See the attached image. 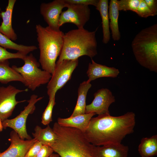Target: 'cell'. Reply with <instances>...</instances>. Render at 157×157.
<instances>
[{"label": "cell", "mask_w": 157, "mask_h": 157, "mask_svg": "<svg viewBox=\"0 0 157 157\" xmlns=\"http://www.w3.org/2000/svg\"><path fill=\"white\" fill-rule=\"evenodd\" d=\"M135 124V114L132 112L118 116L105 114L92 117L84 134L95 146L120 143L126 135L133 132Z\"/></svg>", "instance_id": "cell-1"}, {"label": "cell", "mask_w": 157, "mask_h": 157, "mask_svg": "<svg viewBox=\"0 0 157 157\" xmlns=\"http://www.w3.org/2000/svg\"><path fill=\"white\" fill-rule=\"evenodd\" d=\"M52 129L57 139L50 147L60 157H93L91 152L92 144L81 131L61 126L57 122L54 123Z\"/></svg>", "instance_id": "cell-2"}, {"label": "cell", "mask_w": 157, "mask_h": 157, "mask_svg": "<svg viewBox=\"0 0 157 157\" xmlns=\"http://www.w3.org/2000/svg\"><path fill=\"white\" fill-rule=\"evenodd\" d=\"M97 28L93 31L84 28L73 29L64 33L63 47L57 62L74 60L83 56L91 59L97 54L96 37Z\"/></svg>", "instance_id": "cell-3"}, {"label": "cell", "mask_w": 157, "mask_h": 157, "mask_svg": "<svg viewBox=\"0 0 157 157\" xmlns=\"http://www.w3.org/2000/svg\"><path fill=\"white\" fill-rule=\"evenodd\" d=\"M35 29L40 51L39 63L43 70L51 74L63 47L64 33L40 24L36 25Z\"/></svg>", "instance_id": "cell-4"}, {"label": "cell", "mask_w": 157, "mask_h": 157, "mask_svg": "<svg viewBox=\"0 0 157 157\" xmlns=\"http://www.w3.org/2000/svg\"><path fill=\"white\" fill-rule=\"evenodd\" d=\"M131 47L138 63L150 71L157 72V24L140 31L133 40Z\"/></svg>", "instance_id": "cell-5"}, {"label": "cell", "mask_w": 157, "mask_h": 157, "mask_svg": "<svg viewBox=\"0 0 157 157\" xmlns=\"http://www.w3.org/2000/svg\"><path fill=\"white\" fill-rule=\"evenodd\" d=\"M23 60L24 64L22 66L11 67L23 77L25 86L34 91L41 85L48 83L51 74L39 68L40 64L32 53L26 55Z\"/></svg>", "instance_id": "cell-6"}, {"label": "cell", "mask_w": 157, "mask_h": 157, "mask_svg": "<svg viewBox=\"0 0 157 157\" xmlns=\"http://www.w3.org/2000/svg\"><path fill=\"white\" fill-rule=\"evenodd\" d=\"M78 63V59L65 60L56 62L54 71L47 86V94L49 98L55 96L57 91L70 79Z\"/></svg>", "instance_id": "cell-7"}, {"label": "cell", "mask_w": 157, "mask_h": 157, "mask_svg": "<svg viewBox=\"0 0 157 157\" xmlns=\"http://www.w3.org/2000/svg\"><path fill=\"white\" fill-rule=\"evenodd\" d=\"M43 97H38L35 94H33L28 101V104L24 107V109L15 118L7 119L2 122L3 128L7 127L12 128L23 140L32 139L28 134L26 128V121L29 114H32L35 109V104L42 99Z\"/></svg>", "instance_id": "cell-8"}, {"label": "cell", "mask_w": 157, "mask_h": 157, "mask_svg": "<svg viewBox=\"0 0 157 157\" xmlns=\"http://www.w3.org/2000/svg\"><path fill=\"white\" fill-rule=\"evenodd\" d=\"M67 9L61 13L59 20L60 27L64 24L72 23L78 29L84 28L90 19V10L88 6L68 4Z\"/></svg>", "instance_id": "cell-9"}, {"label": "cell", "mask_w": 157, "mask_h": 157, "mask_svg": "<svg viewBox=\"0 0 157 157\" xmlns=\"http://www.w3.org/2000/svg\"><path fill=\"white\" fill-rule=\"evenodd\" d=\"M28 90V88L19 89L11 85L0 87V118L2 122L11 115L17 104L26 101L25 100L17 101L16 95Z\"/></svg>", "instance_id": "cell-10"}, {"label": "cell", "mask_w": 157, "mask_h": 157, "mask_svg": "<svg viewBox=\"0 0 157 157\" xmlns=\"http://www.w3.org/2000/svg\"><path fill=\"white\" fill-rule=\"evenodd\" d=\"M68 4L64 0H54L48 3H42L40 12L48 26L56 31L60 30L59 20L62 10Z\"/></svg>", "instance_id": "cell-11"}, {"label": "cell", "mask_w": 157, "mask_h": 157, "mask_svg": "<svg viewBox=\"0 0 157 157\" xmlns=\"http://www.w3.org/2000/svg\"><path fill=\"white\" fill-rule=\"evenodd\" d=\"M94 96L92 103L86 106L85 113H94L98 115L110 114L109 107L115 101L111 91L107 88H102L98 90Z\"/></svg>", "instance_id": "cell-12"}, {"label": "cell", "mask_w": 157, "mask_h": 157, "mask_svg": "<svg viewBox=\"0 0 157 157\" xmlns=\"http://www.w3.org/2000/svg\"><path fill=\"white\" fill-rule=\"evenodd\" d=\"M9 147L5 151L0 153V157H24L26 153L37 140L34 138L30 140L21 139L14 130L10 133Z\"/></svg>", "instance_id": "cell-13"}, {"label": "cell", "mask_w": 157, "mask_h": 157, "mask_svg": "<svg viewBox=\"0 0 157 157\" xmlns=\"http://www.w3.org/2000/svg\"><path fill=\"white\" fill-rule=\"evenodd\" d=\"M128 147L120 143L97 146L92 144L91 152L93 157H127Z\"/></svg>", "instance_id": "cell-14"}, {"label": "cell", "mask_w": 157, "mask_h": 157, "mask_svg": "<svg viewBox=\"0 0 157 157\" xmlns=\"http://www.w3.org/2000/svg\"><path fill=\"white\" fill-rule=\"evenodd\" d=\"M16 0H9L5 11L0 13L2 22L0 26V32L13 41L17 39V35L12 25V17Z\"/></svg>", "instance_id": "cell-15"}, {"label": "cell", "mask_w": 157, "mask_h": 157, "mask_svg": "<svg viewBox=\"0 0 157 157\" xmlns=\"http://www.w3.org/2000/svg\"><path fill=\"white\" fill-rule=\"evenodd\" d=\"M89 64L87 74L90 82L97 78L103 77L115 78L119 73V70L114 67H109L97 63L91 59Z\"/></svg>", "instance_id": "cell-16"}, {"label": "cell", "mask_w": 157, "mask_h": 157, "mask_svg": "<svg viewBox=\"0 0 157 157\" xmlns=\"http://www.w3.org/2000/svg\"><path fill=\"white\" fill-rule=\"evenodd\" d=\"M95 115L94 113H92L67 118L59 117L57 122L61 126L76 128L84 133L88 126L90 120Z\"/></svg>", "instance_id": "cell-17"}, {"label": "cell", "mask_w": 157, "mask_h": 157, "mask_svg": "<svg viewBox=\"0 0 157 157\" xmlns=\"http://www.w3.org/2000/svg\"><path fill=\"white\" fill-rule=\"evenodd\" d=\"M108 4V0H99L96 7V9L99 12L101 18L103 33L102 42L104 44L108 43L110 39Z\"/></svg>", "instance_id": "cell-18"}, {"label": "cell", "mask_w": 157, "mask_h": 157, "mask_svg": "<svg viewBox=\"0 0 157 157\" xmlns=\"http://www.w3.org/2000/svg\"><path fill=\"white\" fill-rule=\"evenodd\" d=\"M119 11L117 0H111L108 8V17L110 19L109 27L112 38L115 41H119L121 37L118 23Z\"/></svg>", "instance_id": "cell-19"}, {"label": "cell", "mask_w": 157, "mask_h": 157, "mask_svg": "<svg viewBox=\"0 0 157 157\" xmlns=\"http://www.w3.org/2000/svg\"><path fill=\"white\" fill-rule=\"evenodd\" d=\"M90 82L88 80L84 81L79 85L78 90V97L74 110L70 117L85 113L87 95L89 89L92 86Z\"/></svg>", "instance_id": "cell-20"}, {"label": "cell", "mask_w": 157, "mask_h": 157, "mask_svg": "<svg viewBox=\"0 0 157 157\" xmlns=\"http://www.w3.org/2000/svg\"><path fill=\"white\" fill-rule=\"evenodd\" d=\"M13 81L24 83L21 75L10 66L8 60L0 61V82L6 84Z\"/></svg>", "instance_id": "cell-21"}, {"label": "cell", "mask_w": 157, "mask_h": 157, "mask_svg": "<svg viewBox=\"0 0 157 157\" xmlns=\"http://www.w3.org/2000/svg\"><path fill=\"white\" fill-rule=\"evenodd\" d=\"M34 130L35 132L32 133L34 138L41 142L43 145L51 146L56 142L57 136L49 125L44 129H42L39 126H36Z\"/></svg>", "instance_id": "cell-22"}, {"label": "cell", "mask_w": 157, "mask_h": 157, "mask_svg": "<svg viewBox=\"0 0 157 157\" xmlns=\"http://www.w3.org/2000/svg\"><path fill=\"white\" fill-rule=\"evenodd\" d=\"M141 157H152L157 155V135L142 138L138 147Z\"/></svg>", "instance_id": "cell-23"}, {"label": "cell", "mask_w": 157, "mask_h": 157, "mask_svg": "<svg viewBox=\"0 0 157 157\" xmlns=\"http://www.w3.org/2000/svg\"><path fill=\"white\" fill-rule=\"evenodd\" d=\"M0 46L6 49L17 51L26 55L37 49L35 45L27 46L15 43L0 32Z\"/></svg>", "instance_id": "cell-24"}, {"label": "cell", "mask_w": 157, "mask_h": 157, "mask_svg": "<svg viewBox=\"0 0 157 157\" xmlns=\"http://www.w3.org/2000/svg\"><path fill=\"white\" fill-rule=\"evenodd\" d=\"M55 96L49 98L48 104L43 113L42 123L44 125H48L52 121V114L53 108L56 104Z\"/></svg>", "instance_id": "cell-25"}, {"label": "cell", "mask_w": 157, "mask_h": 157, "mask_svg": "<svg viewBox=\"0 0 157 157\" xmlns=\"http://www.w3.org/2000/svg\"><path fill=\"white\" fill-rule=\"evenodd\" d=\"M140 0H117V5L119 11L131 10L136 12Z\"/></svg>", "instance_id": "cell-26"}, {"label": "cell", "mask_w": 157, "mask_h": 157, "mask_svg": "<svg viewBox=\"0 0 157 157\" xmlns=\"http://www.w3.org/2000/svg\"><path fill=\"white\" fill-rule=\"evenodd\" d=\"M26 55L20 52L13 53L0 46V61L11 59L19 58L23 60Z\"/></svg>", "instance_id": "cell-27"}, {"label": "cell", "mask_w": 157, "mask_h": 157, "mask_svg": "<svg viewBox=\"0 0 157 157\" xmlns=\"http://www.w3.org/2000/svg\"><path fill=\"white\" fill-rule=\"evenodd\" d=\"M135 13L139 16L143 18L153 16L144 0H140V4Z\"/></svg>", "instance_id": "cell-28"}, {"label": "cell", "mask_w": 157, "mask_h": 157, "mask_svg": "<svg viewBox=\"0 0 157 157\" xmlns=\"http://www.w3.org/2000/svg\"><path fill=\"white\" fill-rule=\"evenodd\" d=\"M67 4L88 6L93 5L95 7L99 2V0H64Z\"/></svg>", "instance_id": "cell-29"}, {"label": "cell", "mask_w": 157, "mask_h": 157, "mask_svg": "<svg viewBox=\"0 0 157 157\" xmlns=\"http://www.w3.org/2000/svg\"><path fill=\"white\" fill-rule=\"evenodd\" d=\"M43 145L37 141L30 148L24 157H36Z\"/></svg>", "instance_id": "cell-30"}, {"label": "cell", "mask_w": 157, "mask_h": 157, "mask_svg": "<svg viewBox=\"0 0 157 157\" xmlns=\"http://www.w3.org/2000/svg\"><path fill=\"white\" fill-rule=\"evenodd\" d=\"M53 152L50 146L42 145L36 157H49Z\"/></svg>", "instance_id": "cell-31"}, {"label": "cell", "mask_w": 157, "mask_h": 157, "mask_svg": "<svg viewBox=\"0 0 157 157\" xmlns=\"http://www.w3.org/2000/svg\"><path fill=\"white\" fill-rule=\"evenodd\" d=\"M153 16L157 14V0H144Z\"/></svg>", "instance_id": "cell-32"}, {"label": "cell", "mask_w": 157, "mask_h": 157, "mask_svg": "<svg viewBox=\"0 0 157 157\" xmlns=\"http://www.w3.org/2000/svg\"><path fill=\"white\" fill-rule=\"evenodd\" d=\"M3 127L2 124V122L0 118V132L3 130Z\"/></svg>", "instance_id": "cell-33"}, {"label": "cell", "mask_w": 157, "mask_h": 157, "mask_svg": "<svg viewBox=\"0 0 157 157\" xmlns=\"http://www.w3.org/2000/svg\"><path fill=\"white\" fill-rule=\"evenodd\" d=\"M49 157H60L58 154H57L53 153Z\"/></svg>", "instance_id": "cell-34"}, {"label": "cell", "mask_w": 157, "mask_h": 157, "mask_svg": "<svg viewBox=\"0 0 157 157\" xmlns=\"http://www.w3.org/2000/svg\"></svg>", "instance_id": "cell-35"}]
</instances>
